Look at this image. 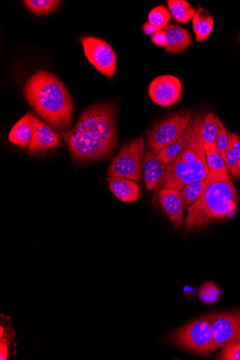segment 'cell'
Instances as JSON below:
<instances>
[{
    "label": "cell",
    "instance_id": "obj_1",
    "mask_svg": "<svg viewBox=\"0 0 240 360\" xmlns=\"http://www.w3.org/2000/svg\"><path fill=\"white\" fill-rule=\"evenodd\" d=\"M71 155L92 160L110 155L118 140L114 107L101 104L90 107L70 130H59Z\"/></svg>",
    "mask_w": 240,
    "mask_h": 360
},
{
    "label": "cell",
    "instance_id": "obj_2",
    "mask_svg": "<svg viewBox=\"0 0 240 360\" xmlns=\"http://www.w3.org/2000/svg\"><path fill=\"white\" fill-rule=\"evenodd\" d=\"M23 95L35 112L52 127L65 130L72 123L71 96L55 74L38 71L26 82Z\"/></svg>",
    "mask_w": 240,
    "mask_h": 360
},
{
    "label": "cell",
    "instance_id": "obj_3",
    "mask_svg": "<svg viewBox=\"0 0 240 360\" xmlns=\"http://www.w3.org/2000/svg\"><path fill=\"white\" fill-rule=\"evenodd\" d=\"M238 203L237 191L230 176L210 172L202 195L188 211L185 230L204 227L216 220L232 217Z\"/></svg>",
    "mask_w": 240,
    "mask_h": 360
},
{
    "label": "cell",
    "instance_id": "obj_4",
    "mask_svg": "<svg viewBox=\"0 0 240 360\" xmlns=\"http://www.w3.org/2000/svg\"><path fill=\"white\" fill-rule=\"evenodd\" d=\"M202 123V119L197 118L186 129L189 144L174 162L167 165L166 175L159 186L161 189L174 188L181 191L185 186L207 178L210 171L201 135Z\"/></svg>",
    "mask_w": 240,
    "mask_h": 360
},
{
    "label": "cell",
    "instance_id": "obj_5",
    "mask_svg": "<svg viewBox=\"0 0 240 360\" xmlns=\"http://www.w3.org/2000/svg\"><path fill=\"white\" fill-rule=\"evenodd\" d=\"M145 136H141L125 144L113 159L108 177L125 178L140 183L145 156Z\"/></svg>",
    "mask_w": 240,
    "mask_h": 360
},
{
    "label": "cell",
    "instance_id": "obj_6",
    "mask_svg": "<svg viewBox=\"0 0 240 360\" xmlns=\"http://www.w3.org/2000/svg\"><path fill=\"white\" fill-rule=\"evenodd\" d=\"M172 342L197 354H206L215 351L210 316L197 319L179 328L173 335Z\"/></svg>",
    "mask_w": 240,
    "mask_h": 360
},
{
    "label": "cell",
    "instance_id": "obj_7",
    "mask_svg": "<svg viewBox=\"0 0 240 360\" xmlns=\"http://www.w3.org/2000/svg\"><path fill=\"white\" fill-rule=\"evenodd\" d=\"M190 113L176 115L155 125L148 132L149 151L158 154L164 148L178 141L190 123Z\"/></svg>",
    "mask_w": 240,
    "mask_h": 360
},
{
    "label": "cell",
    "instance_id": "obj_8",
    "mask_svg": "<svg viewBox=\"0 0 240 360\" xmlns=\"http://www.w3.org/2000/svg\"><path fill=\"white\" fill-rule=\"evenodd\" d=\"M81 43L90 64L101 74L112 78L117 69V57L113 47L104 41L94 37H83Z\"/></svg>",
    "mask_w": 240,
    "mask_h": 360
},
{
    "label": "cell",
    "instance_id": "obj_9",
    "mask_svg": "<svg viewBox=\"0 0 240 360\" xmlns=\"http://www.w3.org/2000/svg\"><path fill=\"white\" fill-rule=\"evenodd\" d=\"M210 318L216 350L240 339L239 314H216Z\"/></svg>",
    "mask_w": 240,
    "mask_h": 360
},
{
    "label": "cell",
    "instance_id": "obj_10",
    "mask_svg": "<svg viewBox=\"0 0 240 360\" xmlns=\"http://www.w3.org/2000/svg\"><path fill=\"white\" fill-rule=\"evenodd\" d=\"M148 92L150 97L156 104L170 106L176 103L181 97V82L174 76H160L152 81Z\"/></svg>",
    "mask_w": 240,
    "mask_h": 360
},
{
    "label": "cell",
    "instance_id": "obj_11",
    "mask_svg": "<svg viewBox=\"0 0 240 360\" xmlns=\"http://www.w3.org/2000/svg\"><path fill=\"white\" fill-rule=\"evenodd\" d=\"M61 144L62 139L59 134L36 117L34 132L29 145V153H39L48 149L57 148Z\"/></svg>",
    "mask_w": 240,
    "mask_h": 360
},
{
    "label": "cell",
    "instance_id": "obj_12",
    "mask_svg": "<svg viewBox=\"0 0 240 360\" xmlns=\"http://www.w3.org/2000/svg\"><path fill=\"white\" fill-rule=\"evenodd\" d=\"M157 200L167 215L179 228L185 209L180 191L174 188H162L157 193Z\"/></svg>",
    "mask_w": 240,
    "mask_h": 360
},
{
    "label": "cell",
    "instance_id": "obj_13",
    "mask_svg": "<svg viewBox=\"0 0 240 360\" xmlns=\"http://www.w3.org/2000/svg\"><path fill=\"white\" fill-rule=\"evenodd\" d=\"M167 165L157 154L150 151L145 153L143 172L146 185L150 191L161 185L167 172Z\"/></svg>",
    "mask_w": 240,
    "mask_h": 360
},
{
    "label": "cell",
    "instance_id": "obj_14",
    "mask_svg": "<svg viewBox=\"0 0 240 360\" xmlns=\"http://www.w3.org/2000/svg\"><path fill=\"white\" fill-rule=\"evenodd\" d=\"M110 188L113 195L125 203L137 202L141 196L139 183L125 178L109 177Z\"/></svg>",
    "mask_w": 240,
    "mask_h": 360
},
{
    "label": "cell",
    "instance_id": "obj_15",
    "mask_svg": "<svg viewBox=\"0 0 240 360\" xmlns=\"http://www.w3.org/2000/svg\"><path fill=\"white\" fill-rule=\"evenodd\" d=\"M35 118L33 113H26L10 132L9 141L23 148L29 146L34 132Z\"/></svg>",
    "mask_w": 240,
    "mask_h": 360
},
{
    "label": "cell",
    "instance_id": "obj_16",
    "mask_svg": "<svg viewBox=\"0 0 240 360\" xmlns=\"http://www.w3.org/2000/svg\"><path fill=\"white\" fill-rule=\"evenodd\" d=\"M167 35V52L170 53H178L188 49L192 43L190 33L183 27L169 25L164 30Z\"/></svg>",
    "mask_w": 240,
    "mask_h": 360
},
{
    "label": "cell",
    "instance_id": "obj_17",
    "mask_svg": "<svg viewBox=\"0 0 240 360\" xmlns=\"http://www.w3.org/2000/svg\"><path fill=\"white\" fill-rule=\"evenodd\" d=\"M223 127L225 125L215 114L209 113L206 116L201 128L205 151L216 148L217 139Z\"/></svg>",
    "mask_w": 240,
    "mask_h": 360
},
{
    "label": "cell",
    "instance_id": "obj_18",
    "mask_svg": "<svg viewBox=\"0 0 240 360\" xmlns=\"http://www.w3.org/2000/svg\"><path fill=\"white\" fill-rule=\"evenodd\" d=\"M192 22L196 41L202 42L207 39L214 27V20L210 14L205 9L200 8L193 18Z\"/></svg>",
    "mask_w": 240,
    "mask_h": 360
},
{
    "label": "cell",
    "instance_id": "obj_19",
    "mask_svg": "<svg viewBox=\"0 0 240 360\" xmlns=\"http://www.w3.org/2000/svg\"><path fill=\"white\" fill-rule=\"evenodd\" d=\"M167 4L171 15L178 23H188L196 15V10L185 0H169Z\"/></svg>",
    "mask_w": 240,
    "mask_h": 360
},
{
    "label": "cell",
    "instance_id": "obj_20",
    "mask_svg": "<svg viewBox=\"0 0 240 360\" xmlns=\"http://www.w3.org/2000/svg\"><path fill=\"white\" fill-rule=\"evenodd\" d=\"M188 144V135L185 131L178 141L164 148L157 155L167 165H170L178 158Z\"/></svg>",
    "mask_w": 240,
    "mask_h": 360
},
{
    "label": "cell",
    "instance_id": "obj_21",
    "mask_svg": "<svg viewBox=\"0 0 240 360\" xmlns=\"http://www.w3.org/2000/svg\"><path fill=\"white\" fill-rule=\"evenodd\" d=\"M206 179L185 186L180 191L184 209L188 210L200 199L204 192Z\"/></svg>",
    "mask_w": 240,
    "mask_h": 360
},
{
    "label": "cell",
    "instance_id": "obj_22",
    "mask_svg": "<svg viewBox=\"0 0 240 360\" xmlns=\"http://www.w3.org/2000/svg\"><path fill=\"white\" fill-rule=\"evenodd\" d=\"M22 3L32 13L47 15L55 11L62 2L59 0H24Z\"/></svg>",
    "mask_w": 240,
    "mask_h": 360
},
{
    "label": "cell",
    "instance_id": "obj_23",
    "mask_svg": "<svg viewBox=\"0 0 240 360\" xmlns=\"http://www.w3.org/2000/svg\"><path fill=\"white\" fill-rule=\"evenodd\" d=\"M206 160L210 172L230 176L227 165L216 148L206 151Z\"/></svg>",
    "mask_w": 240,
    "mask_h": 360
},
{
    "label": "cell",
    "instance_id": "obj_24",
    "mask_svg": "<svg viewBox=\"0 0 240 360\" xmlns=\"http://www.w3.org/2000/svg\"><path fill=\"white\" fill-rule=\"evenodd\" d=\"M171 20V14L164 6L153 8L148 15V22L159 31L165 29Z\"/></svg>",
    "mask_w": 240,
    "mask_h": 360
},
{
    "label": "cell",
    "instance_id": "obj_25",
    "mask_svg": "<svg viewBox=\"0 0 240 360\" xmlns=\"http://www.w3.org/2000/svg\"><path fill=\"white\" fill-rule=\"evenodd\" d=\"M219 286L213 282L205 283L200 289L199 296L200 300L206 303H214L220 297Z\"/></svg>",
    "mask_w": 240,
    "mask_h": 360
},
{
    "label": "cell",
    "instance_id": "obj_26",
    "mask_svg": "<svg viewBox=\"0 0 240 360\" xmlns=\"http://www.w3.org/2000/svg\"><path fill=\"white\" fill-rule=\"evenodd\" d=\"M218 359L240 360V339L226 345Z\"/></svg>",
    "mask_w": 240,
    "mask_h": 360
},
{
    "label": "cell",
    "instance_id": "obj_27",
    "mask_svg": "<svg viewBox=\"0 0 240 360\" xmlns=\"http://www.w3.org/2000/svg\"><path fill=\"white\" fill-rule=\"evenodd\" d=\"M226 163L228 169L233 177L237 179H240V172L238 169L237 158L232 147L231 134L230 137L229 147L226 153Z\"/></svg>",
    "mask_w": 240,
    "mask_h": 360
},
{
    "label": "cell",
    "instance_id": "obj_28",
    "mask_svg": "<svg viewBox=\"0 0 240 360\" xmlns=\"http://www.w3.org/2000/svg\"><path fill=\"white\" fill-rule=\"evenodd\" d=\"M230 134L225 127H223L218 135L216 149L218 151L226 162V153L229 147ZM227 164V163H226Z\"/></svg>",
    "mask_w": 240,
    "mask_h": 360
},
{
    "label": "cell",
    "instance_id": "obj_29",
    "mask_svg": "<svg viewBox=\"0 0 240 360\" xmlns=\"http://www.w3.org/2000/svg\"><path fill=\"white\" fill-rule=\"evenodd\" d=\"M11 338H4L0 339V359L7 360L10 355Z\"/></svg>",
    "mask_w": 240,
    "mask_h": 360
},
{
    "label": "cell",
    "instance_id": "obj_30",
    "mask_svg": "<svg viewBox=\"0 0 240 360\" xmlns=\"http://www.w3.org/2000/svg\"><path fill=\"white\" fill-rule=\"evenodd\" d=\"M232 147L237 158L238 169L240 172V137L236 133L231 134Z\"/></svg>",
    "mask_w": 240,
    "mask_h": 360
},
{
    "label": "cell",
    "instance_id": "obj_31",
    "mask_svg": "<svg viewBox=\"0 0 240 360\" xmlns=\"http://www.w3.org/2000/svg\"><path fill=\"white\" fill-rule=\"evenodd\" d=\"M151 41L155 46H167V35L164 30L158 31L151 36Z\"/></svg>",
    "mask_w": 240,
    "mask_h": 360
},
{
    "label": "cell",
    "instance_id": "obj_32",
    "mask_svg": "<svg viewBox=\"0 0 240 360\" xmlns=\"http://www.w3.org/2000/svg\"><path fill=\"white\" fill-rule=\"evenodd\" d=\"M159 30L156 29L155 26H153L149 22H146L144 23L143 26V32L146 36H152L154 34H155Z\"/></svg>",
    "mask_w": 240,
    "mask_h": 360
}]
</instances>
